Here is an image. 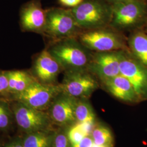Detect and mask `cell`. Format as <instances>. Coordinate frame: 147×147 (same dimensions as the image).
Masks as SVG:
<instances>
[{"mask_svg":"<svg viewBox=\"0 0 147 147\" xmlns=\"http://www.w3.org/2000/svg\"><path fill=\"white\" fill-rule=\"evenodd\" d=\"M94 76L88 69L65 71L59 84L61 92L76 99H86L98 88Z\"/></svg>","mask_w":147,"mask_h":147,"instance_id":"6","label":"cell"},{"mask_svg":"<svg viewBox=\"0 0 147 147\" xmlns=\"http://www.w3.org/2000/svg\"><path fill=\"white\" fill-rule=\"evenodd\" d=\"M59 1L63 5L74 8L80 5L84 0H59Z\"/></svg>","mask_w":147,"mask_h":147,"instance_id":"25","label":"cell"},{"mask_svg":"<svg viewBox=\"0 0 147 147\" xmlns=\"http://www.w3.org/2000/svg\"><path fill=\"white\" fill-rule=\"evenodd\" d=\"M51 137L40 131L27 134L23 140L24 147H51Z\"/></svg>","mask_w":147,"mask_h":147,"instance_id":"18","label":"cell"},{"mask_svg":"<svg viewBox=\"0 0 147 147\" xmlns=\"http://www.w3.org/2000/svg\"><path fill=\"white\" fill-rule=\"evenodd\" d=\"M20 20L22 28L25 31L43 33L46 23V11L39 2H31L22 9Z\"/></svg>","mask_w":147,"mask_h":147,"instance_id":"13","label":"cell"},{"mask_svg":"<svg viewBox=\"0 0 147 147\" xmlns=\"http://www.w3.org/2000/svg\"><path fill=\"white\" fill-rule=\"evenodd\" d=\"M71 11L81 30L87 31L104 28L110 24L111 7L98 0L84 1Z\"/></svg>","mask_w":147,"mask_h":147,"instance_id":"2","label":"cell"},{"mask_svg":"<svg viewBox=\"0 0 147 147\" xmlns=\"http://www.w3.org/2000/svg\"><path fill=\"white\" fill-rule=\"evenodd\" d=\"M120 74L131 84L139 99L147 96V67L126 51L121 53Z\"/></svg>","mask_w":147,"mask_h":147,"instance_id":"8","label":"cell"},{"mask_svg":"<svg viewBox=\"0 0 147 147\" xmlns=\"http://www.w3.org/2000/svg\"><path fill=\"white\" fill-rule=\"evenodd\" d=\"M129 45L135 58L147 67V34L141 32L134 33L129 38Z\"/></svg>","mask_w":147,"mask_h":147,"instance_id":"16","label":"cell"},{"mask_svg":"<svg viewBox=\"0 0 147 147\" xmlns=\"http://www.w3.org/2000/svg\"><path fill=\"white\" fill-rule=\"evenodd\" d=\"M34 73L38 81L42 84H54L63 68L49 51L44 50L34 63Z\"/></svg>","mask_w":147,"mask_h":147,"instance_id":"11","label":"cell"},{"mask_svg":"<svg viewBox=\"0 0 147 147\" xmlns=\"http://www.w3.org/2000/svg\"><path fill=\"white\" fill-rule=\"evenodd\" d=\"M121 51L95 53L92 55L88 70L101 81L119 75Z\"/></svg>","mask_w":147,"mask_h":147,"instance_id":"9","label":"cell"},{"mask_svg":"<svg viewBox=\"0 0 147 147\" xmlns=\"http://www.w3.org/2000/svg\"><path fill=\"white\" fill-rule=\"evenodd\" d=\"M79 28L70 10L53 8L46 11V23L43 33L57 41L79 34Z\"/></svg>","mask_w":147,"mask_h":147,"instance_id":"3","label":"cell"},{"mask_svg":"<svg viewBox=\"0 0 147 147\" xmlns=\"http://www.w3.org/2000/svg\"><path fill=\"white\" fill-rule=\"evenodd\" d=\"M11 116L5 105L0 103V130L7 129L11 124Z\"/></svg>","mask_w":147,"mask_h":147,"instance_id":"21","label":"cell"},{"mask_svg":"<svg viewBox=\"0 0 147 147\" xmlns=\"http://www.w3.org/2000/svg\"><path fill=\"white\" fill-rule=\"evenodd\" d=\"M105 28L87 30L80 33V42L89 50L96 53L126 51L123 38L117 32Z\"/></svg>","mask_w":147,"mask_h":147,"instance_id":"4","label":"cell"},{"mask_svg":"<svg viewBox=\"0 0 147 147\" xmlns=\"http://www.w3.org/2000/svg\"><path fill=\"white\" fill-rule=\"evenodd\" d=\"M111 26L124 29L135 25L144 16L146 5L141 0H123L113 3Z\"/></svg>","mask_w":147,"mask_h":147,"instance_id":"7","label":"cell"},{"mask_svg":"<svg viewBox=\"0 0 147 147\" xmlns=\"http://www.w3.org/2000/svg\"><path fill=\"white\" fill-rule=\"evenodd\" d=\"M76 121L79 123L93 124L95 115L93 108L86 99H78L75 108Z\"/></svg>","mask_w":147,"mask_h":147,"instance_id":"17","label":"cell"},{"mask_svg":"<svg viewBox=\"0 0 147 147\" xmlns=\"http://www.w3.org/2000/svg\"><path fill=\"white\" fill-rule=\"evenodd\" d=\"M109 1H111L112 3H115V2H116L121 1H123V0H109Z\"/></svg>","mask_w":147,"mask_h":147,"instance_id":"27","label":"cell"},{"mask_svg":"<svg viewBox=\"0 0 147 147\" xmlns=\"http://www.w3.org/2000/svg\"></svg>","mask_w":147,"mask_h":147,"instance_id":"28","label":"cell"},{"mask_svg":"<svg viewBox=\"0 0 147 147\" xmlns=\"http://www.w3.org/2000/svg\"><path fill=\"white\" fill-rule=\"evenodd\" d=\"M71 147H94V143L92 137L89 136V135L84 137L80 142L71 145Z\"/></svg>","mask_w":147,"mask_h":147,"instance_id":"24","label":"cell"},{"mask_svg":"<svg viewBox=\"0 0 147 147\" xmlns=\"http://www.w3.org/2000/svg\"><path fill=\"white\" fill-rule=\"evenodd\" d=\"M17 102L14 107V115L18 126L22 130L30 134L42 131L47 126L48 118L42 111Z\"/></svg>","mask_w":147,"mask_h":147,"instance_id":"10","label":"cell"},{"mask_svg":"<svg viewBox=\"0 0 147 147\" xmlns=\"http://www.w3.org/2000/svg\"><path fill=\"white\" fill-rule=\"evenodd\" d=\"M5 147H24L23 140H16L8 143Z\"/></svg>","mask_w":147,"mask_h":147,"instance_id":"26","label":"cell"},{"mask_svg":"<svg viewBox=\"0 0 147 147\" xmlns=\"http://www.w3.org/2000/svg\"><path fill=\"white\" fill-rule=\"evenodd\" d=\"M93 124L79 123L71 126L69 130L67 137L71 145L75 144L89 135L90 126Z\"/></svg>","mask_w":147,"mask_h":147,"instance_id":"19","label":"cell"},{"mask_svg":"<svg viewBox=\"0 0 147 147\" xmlns=\"http://www.w3.org/2000/svg\"><path fill=\"white\" fill-rule=\"evenodd\" d=\"M68 137L63 134H59L54 138L53 147H70Z\"/></svg>","mask_w":147,"mask_h":147,"instance_id":"23","label":"cell"},{"mask_svg":"<svg viewBox=\"0 0 147 147\" xmlns=\"http://www.w3.org/2000/svg\"><path fill=\"white\" fill-rule=\"evenodd\" d=\"M9 94L8 80L6 71L0 70V96Z\"/></svg>","mask_w":147,"mask_h":147,"instance_id":"22","label":"cell"},{"mask_svg":"<svg viewBox=\"0 0 147 147\" xmlns=\"http://www.w3.org/2000/svg\"><path fill=\"white\" fill-rule=\"evenodd\" d=\"M92 137L95 146L111 147L113 137L110 130L107 127L101 125L97 126L93 130Z\"/></svg>","mask_w":147,"mask_h":147,"instance_id":"20","label":"cell"},{"mask_svg":"<svg viewBox=\"0 0 147 147\" xmlns=\"http://www.w3.org/2000/svg\"><path fill=\"white\" fill-rule=\"evenodd\" d=\"M59 85L42 84L36 80L26 89L14 95V99L32 108L42 111L50 105L61 93Z\"/></svg>","mask_w":147,"mask_h":147,"instance_id":"5","label":"cell"},{"mask_svg":"<svg viewBox=\"0 0 147 147\" xmlns=\"http://www.w3.org/2000/svg\"><path fill=\"white\" fill-rule=\"evenodd\" d=\"M48 50L65 71L88 69L92 56L75 38L55 41Z\"/></svg>","mask_w":147,"mask_h":147,"instance_id":"1","label":"cell"},{"mask_svg":"<svg viewBox=\"0 0 147 147\" xmlns=\"http://www.w3.org/2000/svg\"><path fill=\"white\" fill-rule=\"evenodd\" d=\"M8 80L9 93L14 95L26 89L37 80L36 78L26 71L11 70L6 71Z\"/></svg>","mask_w":147,"mask_h":147,"instance_id":"15","label":"cell"},{"mask_svg":"<svg viewBox=\"0 0 147 147\" xmlns=\"http://www.w3.org/2000/svg\"><path fill=\"white\" fill-rule=\"evenodd\" d=\"M78 99L61 93L51 104V116L59 124H68L76 121L75 108Z\"/></svg>","mask_w":147,"mask_h":147,"instance_id":"12","label":"cell"},{"mask_svg":"<svg viewBox=\"0 0 147 147\" xmlns=\"http://www.w3.org/2000/svg\"><path fill=\"white\" fill-rule=\"evenodd\" d=\"M102 82L111 94L119 100L132 102L140 99L131 84L121 74Z\"/></svg>","mask_w":147,"mask_h":147,"instance_id":"14","label":"cell"}]
</instances>
